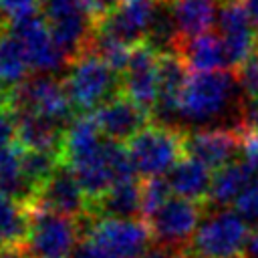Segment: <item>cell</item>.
Listing matches in <instances>:
<instances>
[{
  "mask_svg": "<svg viewBox=\"0 0 258 258\" xmlns=\"http://www.w3.org/2000/svg\"><path fill=\"white\" fill-rule=\"evenodd\" d=\"M185 155L202 161L214 173L244 157V129H204L183 135Z\"/></svg>",
  "mask_w": 258,
  "mask_h": 258,
  "instance_id": "11",
  "label": "cell"
},
{
  "mask_svg": "<svg viewBox=\"0 0 258 258\" xmlns=\"http://www.w3.org/2000/svg\"><path fill=\"white\" fill-rule=\"evenodd\" d=\"M0 12L8 24L40 14V0H0Z\"/></svg>",
  "mask_w": 258,
  "mask_h": 258,
  "instance_id": "29",
  "label": "cell"
},
{
  "mask_svg": "<svg viewBox=\"0 0 258 258\" xmlns=\"http://www.w3.org/2000/svg\"><path fill=\"white\" fill-rule=\"evenodd\" d=\"M6 28H8V22H6V18H4V16H2V12H0V34H2Z\"/></svg>",
  "mask_w": 258,
  "mask_h": 258,
  "instance_id": "34",
  "label": "cell"
},
{
  "mask_svg": "<svg viewBox=\"0 0 258 258\" xmlns=\"http://www.w3.org/2000/svg\"><path fill=\"white\" fill-rule=\"evenodd\" d=\"M222 0H171L173 16L183 38L212 30L218 22Z\"/></svg>",
  "mask_w": 258,
  "mask_h": 258,
  "instance_id": "22",
  "label": "cell"
},
{
  "mask_svg": "<svg viewBox=\"0 0 258 258\" xmlns=\"http://www.w3.org/2000/svg\"><path fill=\"white\" fill-rule=\"evenodd\" d=\"M254 181H258V171L244 157L222 167L220 171L214 173L208 206L210 208H232L234 202L240 198V194Z\"/></svg>",
  "mask_w": 258,
  "mask_h": 258,
  "instance_id": "19",
  "label": "cell"
},
{
  "mask_svg": "<svg viewBox=\"0 0 258 258\" xmlns=\"http://www.w3.org/2000/svg\"><path fill=\"white\" fill-rule=\"evenodd\" d=\"M87 218L81 246L91 258H141L153 244L145 218Z\"/></svg>",
  "mask_w": 258,
  "mask_h": 258,
  "instance_id": "2",
  "label": "cell"
},
{
  "mask_svg": "<svg viewBox=\"0 0 258 258\" xmlns=\"http://www.w3.org/2000/svg\"><path fill=\"white\" fill-rule=\"evenodd\" d=\"M141 258H191V254L187 252V248H179V246H169V244H157V242H153Z\"/></svg>",
  "mask_w": 258,
  "mask_h": 258,
  "instance_id": "31",
  "label": "cell"
},
{
  "mask_svg": "<svg viewBox=\"0 0 258 258\" xmlns=\"http://www.w3.org/2000/svg\"><path fill=\"white\" fill-rule=\"evenodd\" d=\"M91 115L107 139L121 141V143L129 141L135 133H139L151 121L149 113L143 111L135 101H131L123 93L109 99L101 107H97Z\"/></svg>",
  "mask_w": 258,
  "mask_h": 258,
  "instance_id": "16",
  "label": "cell"
},
{
  "mask_svg": "<svg viewBox=\"0 0 258 258\" xmlns=\"http://www.w3.org/2000/svg\"><path fill=\"white\" fill-rule=\"evenodd\" d=\"M16 141V113L10 107H0V147H8Z\"/></svg>",
  "mask_w": 258,
  "mask_h": 258,
  "instance_id": "30",
  "label": "cell"
},
{
  "mask_svg": "<svg viewBox=\"0 0 258 258\" xmlns=\"http://www.w3.org/2000/svg\"><path fill=\"white\" fill-rule=\"evenodd\" d=\"M30 210L0 191V248L22 246L28 238Z\"/></svg>",
  "mask_w": 258,
  "mask_h": 258,
  "instance_id": "23",
  "label": "cell"
},
{
  "mask_svg": "<svg viewBox=\"0 0 258 258\" xmlns=\"http://www.w3.org/2000/svg\"><path fill=\"white\" fill-rule=\"evenodd\" d=\"M10 109L38 113L67 127L77 117V111L64 87V79H58V75L50 73H34L18 87H14L10 97Z\"/></svg>",
  "mask_w": 258,
  "mask_h": 258,
  "instance_id": "8",
  "label": "cell"
},
{
  "mask_svg": "<svg viewBox=\"0 0 258 258\" xmlns=\"http://www.w3.org/2000/svg\"><path fill=\"white\" fill-rule=\"evenodd\" d=\"M238 81H240V87L246 95L248 101H258V46L252 50V54L240 62L236 69H234Z\"/></svg>",
  "mask_w": 258,
  "mask_h": 258,
  "instance_id": "27",
  "label": "cell"
},
{
  "mask_svg": "<svg viewBox=\"0 0 258 258\" xmlns=\"http://www.w3.org/2000/svg\"><path fill=\"white\" fill-rule=\"evenodd\" d=\"M32 204L60 212L77 220L89 214V198L83 191L79 179L75 177L71 165L64 161H60L52 171V175L40 185L36 200Z\"/></svg>",
  "mask_w": 258,
  "mask_h": 258,
  "instance_id": "15",
  "label": "cell"
},
{
  "mask_svg": "<svg viewBox=\"0 0 258 258\" xmlns=\"http://www.w3.org/2000/svg\"><path fill=\"white\" fill-rule=\"evenodd\" d=\"M248 224L234 208H208L187 252L191 258H244Z\"/></svg>",
  "mask_w": 258,
  "mask_h": 258,
  "instance_id": "4",
  "label": "cell"
},
{
  "mask_svg": "<svg viewBox=\"0 0 258 258\" xmlns=\"http://www.w3.org/2000/svg\"><path fill=\"white\" fill-rule=\"evenodd\" d=\"M167 179L175 196L208 204L212 181H214V171L202 161L187 155L175 163V167L167 173Z\"/></svg>",
  "mask_w": 258,
  "mask_h": 258,
  "instance_id": "21",
  "label": "cell"
},
{
  "mask_svg": "<svg viewBox=\"0 0 258 258\" xmlns=\"http://www.w3.org/2000/svg\"><path fill=\"white\" fill-rule=\"evenodd\" d=\"M246 95L234 69L189 73L181 109L179 129L183 133L204 129H244Z\"/></svg>",
  "mask_w": 258,
  "mask_h": 258,
  "instance_id": "1",
  "label": "cell"
},
{
  "mask_svg": "<svg viewBox=\"0 0 258 258\" xmlns=\"http://www.w3.org/2000/svg\"><path fill=\"white\" fill-rule=\"evenodd\" d=\"M40 14L69 64L89 48L97 20L85 0H40Z\"/></svg>",
  "mask_w": 258,
  "mask_h": 258,
  "instance_id": "7",
  "label": "cell"
},
{
  "mask_svg": "<svg viewBox=\"0 0 258 258\" xmlns=\"http://www.w3.org/2000/svg\"><path fill=\"white\" fill-rule=\"evenodd\" d=\"M208 208V204L194 202L181 196H171L157 212L147 218L153 242L187 248Z\"/></svg>",
  "mask_w": 258,
  "mask_h": 258,
  "instance_id": "9",
  "label": "cell"
},
{
  "mask_svg": "<svg viewBox=\"0 0 258 258\" xmlns=\"http://www.w3.org/2000/svg\"><path fill=\"white\" fill-rule=\"evenodd\" d=\"M30 228L22 250L28 258H71L81 242V220L30 204Z\"/></svg>",
  "mask_w": 258,
  "mask_h": 258,
  "instance_id": "5",
  "label": "cell"
},
{
  "mask_svg": "<svg viewBox=\"0 0 258 258\" xmlns=\"http://www.w3.org/2000/svg\"><path fill=\"white\" fill-rule=\"evenodd\" d=\"M64 87L75 111H95L109 99L121 95V73L111 69L99 54L85 50L67 71Z\"/></svg>",
  "mask_w": 258,
  "mask_h": 258,
  "instance_id": "3",
  "label": "cell"
},
{
  "mask_svg": "<svg viewBox=\"0 0 258 258\" xmlns=\"http://www.w3.org/2000/svg\"><path fill=\"white\" fill-rule=\"evenodd\" d=\"M30 62L20 40L6 28L0 34V85L4 89H14L28 79Z\"/></svg>",
  "mask_w": 258,
  "mask_h": 258,
  "instance_id": "24",
  "label": "cell"
},
{
  "mask_svg": "<svg viewBox=\"0 0 258 258\" xmlns=\"http://www.w3.org/2000/svg\"><path fill=\"white\" fill-rule=\"evenodd\" d=\"M171 185L167 175H155L145 177L141 181V216L147 220L153 212H157L169 198H171Z\"/></svg>",
  "mask_w": 258,
  "mask_h": 258,
  "instance_id": "26",
  "label": "cell"
},
{
  "mask_svg": "<svg viewBox=\"0 0 258 258\" xmlns=\"http://www.w3.org/2000/svg\"><path fill=\"white\" fill-rule=\"evenodd\" d=\"M183 131L165 125H145L127 141V151L139 177L167 175L185 155Z\"/></svg>",
  "mask_w": 258,
  "mask_h": 258,
  "instance_id": "6",
  "label": "cell"
},
{
  "mask_svg": "<svg viewBox=\"0 0 258 258\" xmlns=\"http://www.w3.org/2000/svg\"><path fill=\"white\" fill-rule=\"evenodd\" d=\"M216 26H218V32L226 46L228 67L236 69L258 46L254 22H252V16H250L248 8L244 6V2L242 0L222 2Z\"/></svg>",
  "mask_w": 258,
  "mask_h": 258,
  "instance_id": "13",
  "label": "cell"
},
{
  "mask_svg": "<svg viewBox=\"0 0 258 258\" xmlns=\"http://www.w3.org/2000/svg\"><path fill=\"white\" fill-rule=\"evenodd\" d=\"M179 54L187 62L189 71L204 73V71H218V69H230L226 46L218 30H206L198 36L183 38L179 44Z\"/></svg>",
  "mask_w": 258,
  "mask_h": 258,
  "instance_id": "18",
  "label": "cell"
},
{
  "mask_svg": "<svg viewBox=\"0 0 258 258\" xmlns=\"http://www.w3.org/2000/svg\"><path fill=\"white\" fill-rule=\"evenodd\" d=\"M16 113V133L18 143L24 149H38V151H54L62 155V143L67 125L52 121L44 115L30 113V111H14Z\"/></svg>",
  "mask_w": 258,
  "mask_h": 258,
  "instance_id": "17",
  "label": "cell"
},
{
  "mask_svg": "<svg viewBox=\"0 0 258 258\" xmlns=\"http://www.w3.org/2000/svg\"><path fill=\"white\" fill-rule=\"evenodd\" d=\"M159 85V52L147 42H139L131 48L129 62L121 73V91L135 101L143 111H153Z\"/></svg>",
  "mask_w": 258,
  "mask_h": 258,
  "instance_id": "12",
  "label": "cell"
},
{
  "mask_svg": "<svg viewBox=\"0 0 258 258\" xmlns=\"http://www.w3.org/2000/svg\"><path fill=\"white\" fill-rule=\"evenodd\" d=\"M8 30L20 40L26 58L30 62V69L34 73H50L58 75L60 71L69 69V60L58 48L50 26L42 18V14L18 20L8 24Z\"/></svg>",
  "mask_w": 258,
  "mask_h": 258,
  "instance_id": "10",
  "label": "cell"
},
{
  "mask_svg": "<svg viewBox=\"0 0 258 258\" xmlns=\"http://www.w3.org/2000/svg\"><path fill=\"white\" fill-rule=\"evenodd\" d=\"M60 161H62V155L54 151L22 149V171L36 189H40V185L52 175V171Z\"/></svg>",
  "mask_w": 258,
  "mask_h": 258,
  "instance_id": "25",
  "label": "cell"
},
{
  "mask_svg": "<svg viewBox=\"0 0 258 258\" xmlns=\"http://www.w3.org/2000/svg\"><path fill=\"white\" fill-rule=\"evenodd\" d=\"M91 14L95 16V20H101L103 16H107L113 8H117L123 0H85Z\"/></svg>",
  "mask_w": 258,
  "mask_h": 258,
  "instance_id": "32",
  "label": "cell"
},
{
  "mask_svg": "<svg viewBox=\"0 0 258 258\" xmlns=\"http://www.w3.org/2000/svg\"><path fill=\"white\" fill-rule=\"evenodd\" d=\"M93 218H143L141 216V181L129 179L115 183L99 200L89 202Z\"/></svg>",
  "mask_w": 258,
  "mask_h": 258,
  "instance_id": "20",
  "label": "cell"
},
{
  "mask_svg": "<svg viewBox=\"0 0 258 258\" xmlns=\"http://www.w3.org/2000/svg\"><path fill=\"white\" fill-rule=\"evenodd\" d=\"M157 0H123L107 16L97 20V32L133 48L145 42Z\"/></svg>",
  "mask_w": 258,
  "mask_h": 258,
  "instance_id": "14",
  "label": "cell"
},
{
  "mask_svg": "<svg viewBox=\"0 0 258 258\" xmlns=\"http://www.w3.org/2000/svg\"><path fill=\"white\" fill-rule=\"evenodd\" d=\"M252 232H258V181L248 185L232 206Z\"/></svg>",
  "mask_w": 258,
  "mask_h": 258,
  "instance_id": "28",
  "label": "cell"
},
{
  "mask_svg": "<svg viewBox=\"0 0 258 258\" xmlns=\"http://www.w3.org/2000/svg\"><path fill=\"white\" fill-rule=\"evenodd\" d=\"M0 258H28L22 250V246H12V248H0Z\"/></svg>",
  "mask_w": 258,
  "mask_h": 258,
  "instance_id": "33",
  "label": "cell"
}]
</instances>
